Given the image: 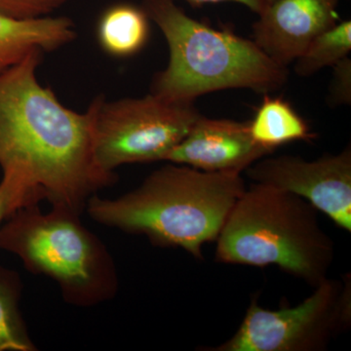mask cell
<instances>
[{"label":"cell","instance_id":"1","mask_svg":"<svg viewBox=\"0 0 351 351\" xmlns=\"http://www.w3.org/2000/svg\"><path fill=\"white\" fill-rule=\"evenodd\" d=\"M34 50L0 75V169L29 205L48 201L82 214L88 200L117 182L94 156L98 99L84 112L64 106L38 82Z\"/></svg>","mask_w":351,"mask_h":351},{"label":"cell","instance_id":"2","mask_svg":"<svg viewBox=\"0 0 351 351\" xmlns=\"http://www.w3.org/2000/svg\"><path fill=\"white\" fill-rule=\"evenodd\" d=\"M245 189L237 173L170 162L125 195L92 196L85 210L99 225L143 235L154 246L182 249L202 260L203 246L218 239Z\"/></svg>","mask_w":351,"mask_h":351},{"label":"cell","instance_id":"3","mask_svg":"<svg viewBox=\"0 0 351 351\" xmlns=\"http://www.w3.org/2000/svg\"><path fill=\"white\" fill-rule=\"evenodd\" d=\"M143 7L169 48L168 66L154 76L152 94L193 104L219 90L250 89L265 95L287 82V66L270 59L253 40L193 19L175 0H144Z\"/></svg>","mask_w":351,"mask_h":351},{"label":"cell","instance_id":"4","mask_svg":"<svg viewBox=\"0 0 351 351\" xmlns=\"http://www.w3.org/2000/svg\"><path fill=\"white\" fill-rule=\"evenodd\" d=\"M216 242L218 263L274 265L313 287L327 278L335 258L334 242L313 205L258 182L235 202Z\"/></svg>","mask_w":351,"mask_h":351},{"label":"cell","instance_id":"5","mask_svg":"<svg viewBox=\"0 0 351 351\" xmlns=\"http://www.w3.org/2000/svg\"><path fill=\"white\" fill-rule=\"evenodd\" d=\"M80 216L62 207L20 208L0 225V249L31 274L52 279L64 302L88 308L114 299L119 276L112 253Z\"/></svg>","mask_w":351,"mask_h":351},{"label":"cell","instance_id":"6","mask_svg":"<svg viewBox=\"0 0 351 351\" xmlns=\"http://www.w3.org/2000/svg\"><path fill=\"white\" fill-rule=\"evenodd\" d=\"M94 156L106 172L126 164L165 160L201 114L193 104L176 103L149 94L107 101L97 96Z\"/></svg>","mask_w":351,"mask_h":351},{"label":"cell","instance_id":"7","mask_svg":"<svg viewBox=\"0 0 351 351\" xmlns=\"http://www.w3.org/2000/svg\"><path fill=\"white\" fill-rule=\"evenodd\" d=\"M298 306L270 311L251 301L232 338L204 351H322L351 325L350 276L325 278Z\"/></svg>","mask_w":351,"mask_h":351},{"label":"cell","instance_id":"8","mask_svg":"<svg viewBox=\"0 0 351 351\" xmlns=\"http://www.w3.org/2000/svg\"><path fill=\"white\" fill-rule=\"evenodd\" d=\"M249 179L299 196L351 232V147L313 161L281 156L261 158L246 169Z\"/></svg>","mask_w":351,"mask_h":351},{"label":"cell","instance_id":"9","mask_svg":"<svg viewBox=\"0 0 351 351\" xmlns=\"http://www.w3.org/2000/svg\"><path fill=\"white\" fill-rule=\"evenodd\" d=\"M343 0H274L253 25V39L276 63L287 66L321 32L338 23Z\"/></svg>","mask_w":351,"mask_h":351},{"label":"cell","instance_id":"10","mask_svg":"<svg viewBox=\"0 0 351 351\" xmlns=\"http://www.w3.org/2000/svg\"><path fill=\"white\" fill-rule=\"evenodd\" d=\"M271 154L251 137L249 121L206 119L201 115L165 161L205 172L240 174Z\"/></svg>","mask_w":351,"mask_h":351},{"label":"cell","instance_id":"11","mask_svg":"<svg viewBox=\"0 0 351 351\" xmlns=\"http://www.w3.org/2000/svg\"><path fill=\"white\" fill-rule=\"evenodd\" d=\"M73 20L64 16L17 18L0 13V75L29 53L56 51L76 38Z\"/></svg>","mask_w":351,"mask_h":351},{"label":"cell","instance_id":"12","mask_svg":"<svg viewBox=\"0 0 351 351\" xmlns=\"http://www.w3.org/2000/svg\"><path fill=\"white\" fill-rule=\"evenodd\" d=\"M149 22L143 6L125 1L110 4L97 22V41L108 56L119 59L135 56L149 41Z\"/></svg>","mask_w":351,"mask_h":351},{"label":"cell","instance_id":"13","mask_svg":"<svg viewBox=\"0 0 351 351\" xmlns=\"http://www.w3.org/2000/svg\"><path fill=\"white\" fill-rule=\"evenodd\" d=\"M265 96L255 117L249 121L251 137L258 145L274 152L281 145L315 138L306 120L288 101Z\"/></svg>","mask_w":351,"mask_h":351},{"label":"cell","instance_id":"14","mask_svg":"<svg viewBox=\"0 0 351 351\" xmlns=\"http://www.w3.org/2000/svg\"><path fill=\"white\" fill-rule=\"evenodd\" d=\"M23 282L15 270L0 265V351H36L21 313Z\"/></svg>","mask_w":351,"mask_h":351},{"label":"cell","instance_id":"15","mask_svg":"<svg viewBox=\"0 0 351 351\" xmlns=\"http://www.w3.org/2000/svg\"><path fill=\"white\" fill-rule=\"evenodd\" d=\"M351 51V22L337 23L321 32L295 60V71L300 76L315 75L321 69L335 66L348 57Z\"/></svg>","mask_w":351,"mask_h":351},{"label":"cell","instance_id":"16","mask_svg":"<svg viewBox=\"0 0 351 351\" xmlns=\"http://www.w3.org/2000/svg\"><path fill=\"white\" fill-rule=\"evenodd\" d=\"M69 0H0V13L17 18L51 15Z\"/></svg>","mask_w":351,"mask_h":351},{"label":"cell","instance_id":"17","mask_svg":"<svg viewBox=\"0 0 351 351\" xmlns=\"http://www.w3.org/2000/svg\"><path fill=\"white\" fill-rule=\"evenodd\" d=\"M334 73L329 87V103L332 107L351 104V60L346 57L332 66Z\"/></svg>","mask_w":351,"mask_h":351},{"label":"cell","instance_id":"18","mask_svg":"<svg viewBox=\"0 0 351 351\" xmlns=\"http://www.w3.org/2000/svg\"><path fill=\"white\" fill-rule=\"evenodd\" d=\"M25 206L24 196L10 180L0 181V225L20 208Z\"/></svg>","mask_w":351,"mask_h":351},{"label":"cell","instance_id":"19","mask_svg":"<svg viewBox=\"0 0 351 351\" xmlns=\"http://www.w3.org/2000/svg\"><path fill=\"white\" fill-rule=\"evenodd\" d=\"M191 5L201 6L207 3H219V2H237L248 7L251 11L260 15L269 4V0H186Z\"/></svg>","mask_w":351,"mask_h":351},{"label":"cell","instance_id":"20","mask_svg":"<svg viewBox=\"0 0 351 351\" xmlns=\"http://www.w3.org/2000/svg\"><path fill=\"white\" fill-rule=\"evenodd\" d=\"M272 1H274V0H269V4L271 3Z\"/></svg>","mask_w":351,"mask_h":351}]
</instances>
